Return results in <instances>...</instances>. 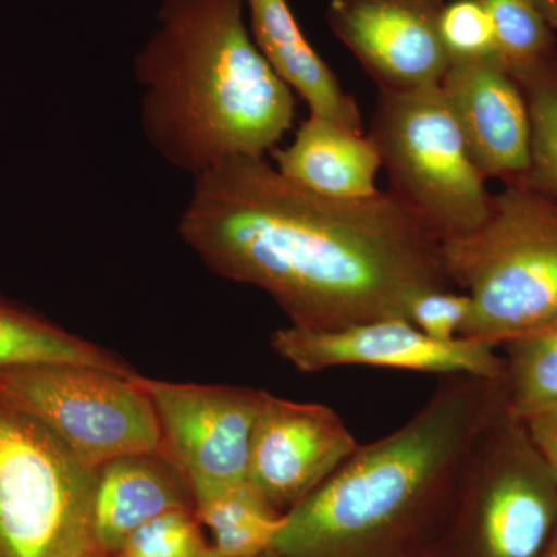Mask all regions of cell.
I'll return each instance as SVG.
<instances>
[{
    "instance_id": "cell-11",
    "label": "cell",
    "mask_w": 557,
    "mask_h": 557,
    "mask_svg": "<svg viewBox=\"0 0 557 557\" xmlns=\"http://www.w3.org/2000/svg\"><path fill=\"white\" fill-rule=\"evenodd\" d=\"M358 448L336 410L265 392L252 429L247 480L271 507L287 515Z\"/></svg>"
},
{
    "instance_id": "cell-1",
    "label": "cell",
    "mask_w": 557,
    "mask_h": 557,
    "mask_svg": "<svg viewBox=\"0 0 557 557\" xmlns=\"http://www.w3.org/2000/svg\"><path fill=\"white\" fill-rule=\"evenodd\" d=\"M178 234L212 273L262 289L289 325L313 332L406 319L421 293L456 287L442 242L394 194L332 199L265 157L196 175Z\"/></svg>"
},
{
    "instance_id": "cell-26",
    "label": "cell",
    "mask_w": 557,
    "mask_h": 557,
    "mask_svg": "<svg viewBox=\"0 0 557 557\" xmlns=\"http://www.w3.org/2000/svg\"><path fill=\"white\" fill-rule=\"evenodd\" d=\"M536 3L545 20L552 25L553 30L557 33V0H536Z\"/></svg>"
},
{
    "instance_id": "cell-3",
    "label": "cell",
    "mask_w": 557,
    "mask_h": 557,
    "mask_svg": "<svg viewBox=\"0 0 557 557\" xmlns=\"http://www.w3.org/2000/svg\"><path fill=\"white\" fill-rule=\"evenodd\" d=\"M244 9L164 0L134 60L143 134L194 177L231 157H265L295 121V95L256 47Z\"/></svg>"
},
{
    "instance_id": "cell-7",
    "label": "cell",
    "mask_w": 557,
    "mask_h": 557,
    "mask_svg": "<svg viewBox=\"0 0 557 557\" xmlns=\"http://www.w3.org/2000/svg\"><path fill=\"white\" fill-rule=\"evenodd\" d=\"M98 469L0 392V557H87Z\"/></svg>"
},
{
    "instance_id": "cell-23",
    "label": "cell",
    "mask_w": 557,
    "mask_h": 557,
    "mask_svg": "<svg viewBox=\"0 0 557 557\" xmlns=\"http://www.w3.org/2000/svg\"><path fill=\"white\" fill-rule=\"evenodd\" d=\"M440 32L450 61L498 58L493 22L479 0L446 3Z\"/></svg>"
},
{
    "instance_id": "cell-28",
    "label": "cell",
    "mask_w": 557,
    "mask_h": 557,
    "mask_svg": "<svg viewBox=\"0 0 557 557\" xmlns=\"http://www.w3.org/2000/svg\"><path fill=\"white\" fill-rule=\"evenodd\" d=\"M201 557H236V556H226L222 555V553L215 552L214 548L209 547L207 552L201 555ZM252 557H278L276 555H273V553H267V555H260V556H252Z\"/></svg>"
},
{
    "instance_id": "cell-21",
    "label": "cell",
    "mask_w": 557,
    "mask_h": 557,
    "mask_svg": "<svg viewBox=\"0 0 557 557\" xmlns=\"http://www.w3.org/2000/svg\"><path fill=\"white\" fill-rule=\"evenodd\" d=\"M520 86L530 109L531 146L518 183L557 203V67Z\"/></svg>"
},
{
    "instance_id": "cell-17",
    "label": "cell",
    "mask_w": 557,
    "mask_h": 557,
    "mask_svg": "<svg viewBox=\"0 0 557 557\" xmlns=\"http://www.w3.org/2000/svg\"><path fill=\"white\" fill-rule=\"evenodd\" d=\"M33 364L86 366L134 375V369L98 344L0 298V370Z\"/></svg>"
},
{
    "instance_id": "cell-5",
    "label": "cell",
    "mask_w": 557,
    "mask_h": 557,
    "mask_svg": "<svg viewBox=\"0 0 557 557\" xmlns=\"http://www.w3.org/2000/svg\"><path fill=\"white\" fill-rule=\"evenodd\" d=\"M556 527L557 480L505 401L469 450L428 557H541Z\"/></svg>"
},
{
    "instance_id": "cell-20",
    "label": "cell",
    "mask_w": 557,
    "mask_h": 557,
    "mask_svg": "<svg viewBox=\"0 0 557 557\" xmlns=\"http://www.w3.org/2000/svg\"><path fill=\"white\" fill-rule=\"evenodd\" d=\"M500 348L508 409L522 420L557 409V322Z\"/></svg>"
},
{
    "instance_id": "cell-9",
    "label": "cell",
    "mask_w": 557,
    "mask_h": 557,
    "mask_svg": "<svg viewBox=\"0 0 557 557\" xmlns=\"http://www.w3.org/2000/svg\"><path fill=\"white\" fill-rule=\"evenodd\" d=\"M132 380L152 401L164 456L188 482L196 505L247 482L252 429L265 391L138 373Z\"/></svg>"
},
{
    "instance_id": "cell-22",
    "label": "cell",
    "mask_w": 557,
    "mask_h": 557,
    "mask_svg": "<svg viewBox=\"0 0 557 557\" xmlns=\"http://www.w3.org/2000/svg\"><path fill=\"white\" fill-rule=\"evenodd\" d=\"M208 548L196 511L175 509L138 528L115 556L201 557Z\"/></svg>"
},
{
    "instance_id": "cell-18",
    "label": "cell",
    "mask_w": 557,
    "mask_h": 557,
    "mask_svg": "<svg viewBox=\"0 0 557 557\" xmlns=\"http://www.w3.org/2000/svg\"><path fill=\"white\" fill-rule=\"evenodd\" d=\"M196 516L211 530L212 548L236 557L271 553L285 523V515L271 507L248 480L196 505Z\"/></svg>"
},
{
    "instance_id": "cell-27",
    "label": "cell",
    "mask_w": 557,
    "mask_h": 557,
    "mask_svg": "<svg viewBox=\"0 0 557 557\" xmlns=\"http://www.w3.org/2000/svg\"><path fill=\"white\" fill-rule=\"evenodd\" d=\"M541 557H557V527L553 536L549 537L547 547H545Z\"/></svg>"
},
{
    "instance_id": "cell-14",
    "label": "cell",
    "mask_w": 557,
    "mask_h": 557,
    "mask_svg": "<svg viewBox=\"0 0 557 557\" xmlns=\"http://www.w3.org/2000/svg\"><path fill=\"white\" fill-rule=\"evenodd\" d=\"M175 509L196 511V502L164 454H132L98 469L94 536L104 555H116L138 528Z\"/></svg>"
},
{
    "instance_id": "cell-25",
    "label": "cell",
    "mask_w": 557,
    "mask_h": 557,
    "mask_svg": "<svg viewBox=\"0 0 557 557\" xmlns=\"http://www.w3.org/2000/svg\"><path fill=\"white\" fill-rule=\"evenodd\" d=\"M528 434L557 480V409L527 418Z\"/></svg>"
},
{
    "instance_id": "cell-8",
    "label": "cell",
    "mask_w": 557,
    "mask_h": 557,
    "mask_svg": "<svg viewBox=\"0 0 557 557\" xmlns=\"http://www.w3.org/2000/svg\"><path fill=\"white\" fill-rule=\"evenodd\" d=\"M0 392L90 468L132 454H164L156 409L132 375L86 366H20L0 370Z\"/></svg>"
},
{
    "instance_id": "cell-4",
    "label": "cell",
    "mask_w": 557,
    "mask_h": 557,
    "mask_svg": "<svg viewBox=\"0 0 557 557\" xmlns=\"http://www.w3.org/2000/svg\"><path fill=\"white\" fill-rule=\"evenodd\" d=\"M445 269L471 298L461 336L500 347L557 322V203L508 183L490 218L442 242Z\"/></svg>"
},
{
    "instance_id": "cell-10",
    "label": "cell",
    "mask_w": 557,
    "mask_h": 557,
    "mask_svg": "<svg viewBox=\"0 0 557 557\" xmlns=\"http://www.w3.org/2000/svg\"><path fill=\"white\" fill-rule=\"evenodd\" d=\"M271 347L302 373H318L344 366H368L438 373L504 379L505 362L497 348L463 338H429L401 318L376 319L329 332L288 325L274 330Z\"/></svg>"
},
{
    "instance_id": "cell-13",
    "label": "cell",
    "mask_w": 557,
    "mask_h": 557,
    "mask_svg": "<svg viewBox=\"0 0 557 557\" xmlns=\"http://www.w3.org/2000/svg\"><path fill=\"white\" fill-rule=\"evenodd\" d=\"M440 89L483 177L520 182L530 163V109L500 60L450 61Z\"/></svg>"
},
{
    "instance_id": "cell-19",
    "label": "cell",
    "mask_w": 557,
    "mask_h": 557,
    "mask_svg": "<svg viewBox=\"0 0 557 557\" xmlns=\"http://www.w3.org/2000/svg\"><path fill=\"white\" fill-rule=\"evenodd\" d=\"M496 32L497 54L519 84L557 67L556 33L536 0H479Z\"/></svg>"
},
{
    "instance_id": "cell-12",
    "label": "cell",
    "mask_w": 557,
    "mask_h": 557,
    "mask_svg": "<svg viewBox=\"0 0 557 557\" xmlns=\"http://www.w3.org/2000/svg\"><path fill=\"white\" fill-rule=\"evenodd\" d=\"M445 0H330V30L381 94L442 83L450 58L440 21Z\"/></svg>"
},
{
    "instance_id": "cell-24",
    "label": "cell",
    "mask_w": 557,
    "mask_h": 557,
    "mask_svg": "<svg viewBox=\"0 0 557 557\" xmlns=\"http://www.w3.org/2000/svg\"><path fill=\"white\" fill-rule=\"evenodd\" d=\"M471 313V298L453 289H431L410 302L406 321L429 338L453 341L460 338Z\"/></svg>"
},
{
    "instance_id": "cell-15",
    "label": "cell",
    "mask_w": 557,
    "mask_h": 557,
    "mask_svg": "<svg viewBox=\"0 0 557 557\" xmlns=\"http://www.w3.org/2000/svg\"><path fill=\"white\" fill-rule=\"evenodd\" d=\"M244 7L256 47L278 78L306 101L310 115L364 134L357 101L306 39L287 0H244Z\"/></svg>"
},
{
    "instance_id": "cell-2",
    "label": "cell",
    "mask_w": 557,
    "mask_h": 557,
    "mask_svg": "<svg viewBox=\"0 0 557 557\" xmlns=\"http://www.w3.org/2000/svg\"><path fill=\"white\" fill-rule=\"evenodd\" d=\"M505 399L504 381L440 380L416 416L359 446L285 515L278 557H428L480 431Z\"/></svg>"
},
{
    "instance_id": "cell-29",
    "label": "cell",
    "mask_w": 557,
    "mask_h": 557,
    "mask_svg": "<svg viewBox=\"0 0 557 557\" xmlns=\"http://www.w3.org/2000/svg\"><path fill=\"white\" fill-rule=\"evenodd\" d=\"M87 557H108V555H104V553H95V555H90Z\"/></svg>"
},
{
    "instance_id": "cell-6",
    "label": "cell",
    "mask_w": 557,
    "mask_h": 557,
    "mask_svg": "<svg viewBox=\"0 0 557 557\" xmlns=\"http://www.w3.org/2000/svg\"><path fill=\"white\" fill-rule=\"evenodd\" d=\"M395 197L440 242L479 230L493 194L469 157L440 84L381 94L370 123Z\"/></svg>"
},
{
    "instance_id": "cell-16",
    "label": "cell",
    "mask_w": 557,
    "mask_h": 557,
    "mask_svg": "<svg viewBox=\"0 0 557 557\" xmlns=\"http://www.w3.org/2000/svg\"><path fill=\"white\" fill-rule=\"evenodd\" d=\"M276 170L296 185L339 200L375 196L381 159L369 135L310 115L287 148L271 150Z\"/></svg>"
}]
</instances>
